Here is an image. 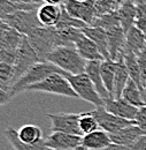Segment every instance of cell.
<instances>
[{
	"mask_svg": "<svg viewBox=\"0 0 146 150\" xmlns=\"http://www.w3.org/2000/svg\"><path fill=\"white\" fill-rule=\"evenodd\" d=\"M52 74H61L63 76L69 75L65 71H62L60 67L55 66L54 64H52L50 61H39V62L35 64L25 74L22 75L12 86V88L9 90V94L12 97H14L16 95L21 94V93H24V90L29 86L38 83V82L45 80L46 77H48Z\"/></svg>",
	"mask_w": 146,
	"mask_h": 150,
	"instance_id": "cell-1",
	"label": "cell"
},
{
	"mask_svg": "<svg viewBox=\"0 0 146 150\" xmlns=\"http://www.w3.org/2000/svg\"><path fill=\"white\" fill-rule=\"evenodd\" d=\"M47 61L54 64L70 75L85 73L86 60L82 58L75 47L58 46L48 54Z\"/></svg>",
	"mask_w": 146,
	"mask_h": 150,
	"instance_id": "cell-2",
	"label": "cell"
},
{
	"mask_svg": "<svg viewBox=\"0 0 146 150\" xmlns=\"http://www.w3.org/2000/svg\"><path fill=\"white\" fill-rule=\"evenodd\" d=\"M27 38L40 61H47L48 54L56 47V29L39 27L27 35Z\"/></svg>",
	"mask_w": 146,
	"mask_h": 150,
	"instance_id": "cell-3",
	"label": "cell"
},
{
	"mask_svg": "<svg viewBox=\"0 0 146 150\" xmlns=\"http://www.w3.org/2000/svg\"><path fill=\"white\" fill-rule=\"evenodd\" d=\"M25 91H40V93H47V94L72 97V98L77 97L68 79L61 74L50 75L45 80L35 83L32 86H29L24 90V93Z\"/></svg>",
	"mask_w": 146,
	"mask_h": 150,
	"instance_id": "cell-4",
	"label": "cell"
},
{
	"mask_svg": "<svg viewBox=\"0 0 146 150\" xmlns=\"http://www.w3.org/2000/svg\"><path fill=\"white\" fill-rule=\"evenodd\" d=\"M66 77L70 82L74 91L76 93L78 98L91 103L95 108L104 106V99L97 93L92 81L90 80V77L88 76L86 73H82V74L77 75L69 74Z\"/></svg>",
	"mask_w": 146,
	"mask_h": 150,
	"instance_id": "cell-5",
	"label": "cell"
},
{
	"mask_svg": "<svg viewBox=\"0 0 146 150\" xmlns=\"http://www.w3.org/2000/svg\"><path fill=\"white\" fill-rule=\"evenodd\" d=\"M2 21L11 28L18 30L22 35L27 36L34 29L43 27L38 19L37 11H18L5 16Z\"/></svg>",
	"mask_w": 146,
	"mask_h": 150,
	"instance_id": "cell-6",
	"label": "cell"
},
{
	"mask_svg": "<svg viewBox=\"0 0 146 150\" xmlns=\"http://www.w3.org/2000/svg\"><path fill=\"white\" fill-rule=\"evenodd\" d=\"M16 58H15V64H14V69H15V79L18 81V79L24 75L35 64L39 62L40 59L37 56L36 51L29 43L27 36H24L21 45L15 51Z\"/></svg>",
	"mask_w": 146,
	"mask_h": 150,
	"instance_id": "cell-7",
	"label": "cell"
},
{
	"mask_svg": "<svg viewBox=\"0 0 146 150\" xmlns=\"http://www.w3.org/2000/svg\"><path fill=\"white\" fill-rule=\"evenodd\" d=\"M79 114L76 113H47L46 117L51 120V132H62L83 136L79 128Z\"/></svg>",
	"mask_w": 146,
	"mask_h": 150,
	"instance_id": "cell-8",
	"label": "cell"
},
{
	"mask_svg": "<svg viewBox=\"0 0 146 150\" xmlns=\"http://www.w3.org/2000/svg\"><path fill=\"white\" fill-rule=\"evenodd\" d=\"M69 15L92 25L97 18L94 0H65L61 5Z\"/></svg>",
	"mask_w": 146,
	"mask_h": 150,
	"instance_id": "cell-9",
	"label": "cell"
},
{
	"mask_svg": "<svg viewBox=\"0 0 146 150\" xmlns=\"http://www.w3.org/2000/svg\"><path fill=\"white\" fill-rule=\"evenodd\" d=\"M91 113L97 119V121L99 124V128L107 132L108 134L116 133V132H119L120 129H122L127 126L136 124L135 120H128V119H124V118L112 114L108 111H106V109L104 106L95 108L94 110H92Z\"/></svg>",
	"mask_w": 146,
	"mask_h": 150,
	"instance_id": "cell-10",
	"label": "cell"
},
{
	"mask_svg": "<svg viewBox=\"0 0 146 150\" xmlns=\"http://www.w3.org/2000/svg\"><path fill=\"white\" fill-rule=\"evenodd\" d=\"M82 137L62 132H53L45 140V147L54 150H75L82 146Z\"/></svg>",
	"mask_w": 146,
	"mask_h": 150,
	"instance_id": "cell-11",
	"label": "cell"
},
{
	"mask_svg": "<svg viewBox=\"0 0 146 150\" xmlns=\"http://www.w3.org/2000/svg\"><path fill=\"white\" fill-rule=\"evenodd\" d=\"M104 108L106 109V111H108L112 114L128 119V120H135L137 112H138V108L129 104L122 97L121 98L110 97V98L105 99Z\"/></svg>",
	"mask_w": 146,
	"mask_h": 150,
	"instance_id": "cell-12",
	"label": "cell"
},
{
	"mask_svg": "<svg viewBox=\"0 0 146 150\" xmlns=\"http://www.w3.org/2000/svg\"><path fill=\"white\" fill-rule=\"evenodd\" d=\"M108 37V53L110 58L114 61L123 58L126 47V33L122 27H115L113 29L106 30Z\"/></svg>",
	"mask_w": 146,
	"mask_h": 150,
	"instance_id": "cell-13",
	"label": "cell"
},
{
	"mask_svg": "<svg viewBox=\"0 0 146 150\" xmlns=\"http://www.w3.org/2000/svg\"><path fill=\"white\" fill-rule=\"evenodd\" d=\"M146 132L143 131L139 126H137L136 124H132L130 126H127L122 129H120L116 133L110 134V141L113 143H117V144H122V146H127L130 148V146L142 135H145Z\"/></svg>",
	"mask_w": 146,
	"mask_h": 150,
	"instance_id": "cell-14",
	"label": "cell"
},
{
	"mask_svg": "<svg viewBox=\"0 0 146 150\" xmlns=\"http://www.w3.org/2000/svg\"><path fill=\"white\" fill-rule=\"evenodd\" d=\"M75 49L81 54V57L84 58L86 61H92V60H101L102 61V60H105V58L100 53L95 43L88 36H85L84 34H82L81 37L75 43Z\"/></svg>",
	"mask_w": 146,
	"mask_h": 150,
	"instance_id": "cell-15",
	"label": "cell"
},
{
	"mask_svg": "<svg viewBox=\"0 0 146 150\" xmlns=\"http://www.w3.org/2000/svg\"><path fill=\"white\" fill-rule=\"evenodd\" d=\"M38 19L44 27L55 28L61 16V5H54L45 2L40 5L37 11Z\"/></svg>",
	"mask_w": 146,
	"mask_h": 150,
	"instance_id": "cell-16",
	"label": "cell"
},
{
	"mask_svg": "<svg viewBox=\"0 0 146 150\" xmlns=\"http://www.w3.org/2000/svg\"><path fill=\"white\" fill-rule=\"evenodd\" d=\"M82 31L85 36H88L95 43V45L98 46L100 53L105 58V60L110 59V53H108V37H107V31L105 29L99 28V27L88 25L83 28Z\"/></svg>",
	"mask_w": 146,
	"mask_h": 150,
	"instance_id": "cell-17",
	"label": "cell"
},
{
	"mask_svg": "<svg viewBox=\"0 0 146 150\" xmlns=\"http://www.w3.org/2000/svg\"><path fill=\"white\" fill-rule=\"evenodd\" d=\"M100 65H101V60H92L86 62V67H85V73L90 77L92 81L97 93L99 96L105 100L107 98H110V93L106 90L102 79H101V73H100Z\"/></svg>",
	"mask_w": 146,
	"mask_h": 150,
	"instance_id": "cell-18",
	"label": "cell"
},
{
	"mask_svg": "<svg viewBox=\"0 0 146 150\" xmlns=\"http://www.w3.org/2000/svg\"><path fill=\"white\" fill-rule=\"evenodd\" d=\"M112 143L110 134L102 129H97L89 134L83 135L82 137V147L86 150H100Z\"/></svg>",
	"mask_w": 146,
	"mask_h": 150,
	"instance_id": "cell-19",
	"label": "cell"
},
{
	"mask_svg": "<svg viewBox=\"0 0 146 150\" xmlns=\"http://www.w3.org/2000/svg\"><path fill=\"white\" fill-rule=\"evenodd\" d=\"M126 51H130L138 56L146 50V39L142 30H139L136 25L130 28L126 34Z\"/></svg>",
	"mask_w": 146,
	"mask_h": 150,
	"instance_id": "cell-20",
	"label": "cell"
},
{
	"mask_svg": "<svg viewBox=\"0 0 146 150\" xmlns=\"http://www.w3.org/2000/svg\"><path fill=\"white\" fill-rule=\"evenodd\" d=\"M121 97L126 102H128L129 104H131L138 109L146 106V95L140 90V88L131 79H129L126 88L122 91Z\"/></svg>",
	"mask_w": 146,
	"mask_h": 150,
	"instance_id": "cell-21",
	"label": "cell"
},
{
	"mask_svg": "<svg viewBox=\"0 0 146 150\" xmlns=\"http://www.w3.org/2000/svg\"><path fill=\"white\" fill-rule=\"evenodd\" d=\"M117 14H119L121 27L124 30V33L127 34L129 29L132 28L136 23V19H137L136 4H133L130 0L123 2L117 9Z\"/></svg>",
	"mask_w": 146,
	"mask_h": 150,
	"instance_id": "cell-22",
	"label": "cell"
},
{
	"mask_svg": "<svg viewBox=\"0 0 146 150\" xmlns=\"http://www.w3.org/2000/svg\"><path fill=\"white\" fill-rule=\"evenodd\" d=\"M129 79H130V75H129L128 68L124 64L123 58H121L116 61V72H115V79H114V97L113 98H121L122 91L126 88Z\"/></svg>",
	"mask_w": 146,
	"mask_h": 150,
	"instance_id": "cell-23",
	"label": "cell"
},
{
	"mask_svg": "<svg viewBox=\"0 0 146 150\" xmlns=\"http://www.w3.org/2000/svg\"><path fill=\"white\" fill-rule=\"evenodd\" d=\"M123 60L124 64L128 68L130 79L140 88V90L146 95V90L144 88L143 81H142V74H140V69H139V65L137 61V56L130 51H126L124 50V54H123Z\"/></svg>",
	"mask_w": 146,
	"mask_h": 150,
	"instance_id": "cell-24",
	"label": "cell"
},
{
	"mask_svg": "<svg viewBox=\"0 0 146 150\" xmlns=\"http://www.w3.org/2000/svg\"><path fill=\"white\" fill-rule=\"evenodd\" d=\"M115 72H116V61L107 59L102 60L100 65V73L101 79L104 82V86L106 90L110 93V97H114V79H115Z\"/></svg>",
	"mask_w": 146,
	"mask_h": 150,
	"instance_id": "cell-25",
	"label": "cell"
},
{
	"mask_svg": "<svg viewBox=\"0 0 146 150\" xmlns=\"http://www.w3.org/2000/svg\"><path fill=\"white\" fill-rule=\"evenodd\" d=\"M18 137L29 146H36L44 141L43 132L40 129V127H38L36 125H31V124L24 125L18 129Z\"/></svg>",
	"mask_w": 146,
	"mask_h": 150,
	"instance_id": "cell-26",
	"label": "cell"
},
{
	"mask_svg": "<svg viewBox=\"0 0 146 150\" xmlns=\"http://www.w3.org/2000/svg\"><path fill=\"white\" fill-rule=\"evenodd\" d=\"M4 135L7 139V141L9 142V144L13 147L14 150H43L45 147V140L36 146H29L27 143H24L20 137H18V133L16 129H14L13 127H7L4 131Z\"/></svg>",
	"mask_w": 146,
	"mask_h": 150,
	"instance_id": "cell-27",
	"label": "cell"
},
{
	"mask_svg": "<svg viewBox=\"0 0 146 150\" xmlns=\"http://www.w3.org/2000/svg\"><path fill=\"white\" fill-rule=\"evenodd\" d=\"M24 35L18 33V30L8 27V29L4 33V35L0 38V50H7V51H16L18 47L21 45Z\"/></svg>",
	"mask_w": 146,
	"mask_h": 150,
	"instance_id": "cell-28",
	"label": "cell"
},
{
	"mask_svg": "<svg viewBox=\"0 0 146 150\" xmlns=\"http://www.w3.org/2000/svg\"><path fill=\"white\" fill-rule=\"evenodd\" d=\"M83 34L82 29L67 28V29H56V47L58 46H69L75 47V43Z\"/></svg>",
	"mask_w": 146,
	"mask_h": 150,
	"instance_id": "cell-29",
	"label": "cell"
},
{
	"mask_svg": "<svg viewBox=\"0 0 146 150\" xmlns=\"http://www.w3.org/2000/svg\"><path fill=\"white\" fill-rule=\"evenodd\" d=\"M88 27V24L81 20L73 18L72 15L68 14V12L61 6V16L58 22V24L55 25V29L61 30V29H67V28H77V29H83Z\"/></svg>",
	"mask_w": 146,
	"mask_h": 150,
	"instance_id": "cell-30",
	"label": "cell"
},
{
	"mask_svg": "<svg viewBox=\"0 0 146 150\" xmlns=\"http://www.w3.org/2000/svg\"><path fill=\"white\" fill-rule=\"evenodd\" d=\"M120 25H121V23H120L117 11L101 15V16H98V18H95V20L92 23V27H99V28H102L105 30H110V29H113L115 27H120Z\"/></svg>",
	"mask_w": 146,
	"mask_h": 150,
	"instance_id": "cell-31",
	"label": "cell"
},
{
	"mask_svg": "<svg viewBox=\"0 0 146 150\" xmlns=\"http://www.w3.org/2000/svg\"><path fill=\"white\" fill-rule=\"evenodd\" d=\"M79 128L83 133V135L99 129V124H98L97 119L94 118V115L91 113V111L81 113V115H79Z\"/></svg>",
	"mask_w": 146,
	"mask_h": 150,
	"instance_id": "cell-32",
	"label": "cell"
},
{
	"mask_svg": "<svg viewBox=\"0 0 146 150\" xmlns=\"http://www.w3.org/2000/svg\"><path fill=\"white\" fill-rule=\"evenodd\" d=\"M137 61H138L139 69H140V74H142V81H143V84H144V88H145V83H146V50L137 56Z\"/></svg>",
	"mask_w": 146,
	"mask_h": 150,
	"instance_id": "cell-33",
	"label": "cell"
},
{
	"mask_svg": "<svg viewBox=\"0 0 146 150\" xmlns=\"http://www.w3.org/2000/svg\"><path fill=\"white\" fill-rule=\"evenodd\" d=\"M135 122L143 131L146 132V106H143V108H139L138 109L137 115L135 118Z\"/></svg>",
	"mask_w": 146,
	"mask_h": 150,
	"instance_id": "cell-34",
	"label": "cell"
},
{
	"mask_svg": "<svg viewBox=\"0 0 146 150\" xmlns=\"http://www.w3.org/2000/svg\"><path fill=\"white\" fill-rule=\"evenodd\" d=\"M131 150H146V134L142 135L140 137H138L131 146H130Z\"/></svg>",
	"mask_w": 146,
	"mask_h": 150,
	"instance_id": "cell-35",
	"label": "cell"
},
{
	"mask_svg": "<svg viewBox=\"0 0 146 150\" xmlns=\"http://www.w3.org/2000/svg\"><path fill=\"white\" fill-rule=\"evenodd\" d=\"M12 98H13V97L11 96L9 91H7V90H5V89L0 88V106L8 104V103L11 102V99H12Z\"/></svg>",
	"mask_w": 146,
	"mask_h": 150,
	"instance_id": "cell-36",
	"label": "cell"
},
{
	"mask_svg": "<svg viewBox=\"0 0 146 150\" xmlns=\"http://www.w3.org/2000/svg\"><path fill=\"white\" fill-rule=\"evenodd\" d=\"M100 150H131L129 147L127 146H122V144H117V143H110L108 144L107 147H105L104 149H100Z\"/></svg>",
	"mask_w": 146,
	"mask_h": 150,
	"instance_id": "cell-37",
	"label": "cell"
},
{
	"mask_svg": "<svg viewBox=\"0 0 146 150\" xmlns=\"http://www.w3.org/2000/svg\"><path fill=\"white\" fill-rule=\"evenodd\" d=\"M136 9H137V19L146 18V5H136Z\"/></svg>",
	"mask_w": 146,
	"mask_h": 150,
	"instance_id": "cell-38",
	"label": "cell"
},
{
	"mask_svg": "<svg viewBox=\"0 0 146 150\" xmlns=\"http://www.w3.org/2000/svg\"><path fill=\"white\" fill-rule=\"evenodd\" d=\"M15 4H41L44 0H9Z\"/></svg>",
	"mask_w": 146,
	"mask_h": 150,
	"instance_id": "cell-39",
	"label": "cell"
},
{
	"mask_svg": "<svg viewBox=\"0 0 146 150\" xmlns=\"http://www.w3.org/2000/svg\"><path fill=\"white\" fill-rule=\"evenodd\" d=\"M7 29H8V25H7L2 20H0V38H1V36L4 35V33H5Z\"/></svg>",
	"mask_w": 146,
	"mask_h": 150,
	"instance_id": "cell-40",
	"label": "cell"
},
{
	"mask_svg": "<svg viewBox=\"0 0 146 150\" xmlns=\"http://www.w3.org/2000/svg\"><path fill=\"white\" fill-rule=\"evenodd\" d=\"M44 1L48 4H54V5H62L65 2V0H44Z\"/></svg>",
	"mask_w": 146,
	"mask_h": 150,
	"instance_id": "cell-41",
	"label": "cell"
},
{
	"mask_svg": "<svg viewBox=\"0 0 146 150\" xmlns=\"http://www.w3.org/2000/svg\"><path fill=\"white\" fill-rule=\"evenodd\" d=\"M136 5H146V0H136Z\"/></svg>",
	"mask_w": 146,
	"mask_h": 150,
	"instance_id": "cell-42",
	"label": "cell"
},
{
	"mask_svg": "<svg viewBox=\"0 0 146 150\" xmlns=\"http://www.w3.org/2000/svg\"><path fill=\"white\" fill-rule=\"evenodd\" d=\"M115 1H116V2H117V4L120 5V6H121V5L123 4V2H126V1H128V0H115Z\"/></svg>",
	"mask_w": 146,
	"mask_h": 150,
	"instance_id": "cell-43",
	"label": "cell"
},
{
	"mask_svg": "<svg viewBox=\"0 0 146 150\" xmlns=\"http://www.w3.org/2000/svg\"><path fill=\"white\" fill-rule=\"evenodd\" d=\"M75 150H86V149H85L84 147H82V146H79L78 148H76V149H75Z\"/></svg>",
	"mask_w": 146,
	"mask_h": 150,
	"instance_id": "cell-44",
	"label": "cell"
},
{
	"mask_svg": "<svg viewBox=\"0 0 146 150\" xmlns=\"http://www.w3.org/2000/svg\"><path fill=\"white\" fill-rule=\"evenodd\" d=\"M43 150H54V149H50V148H44Z\"/></svg>",
	"mask_w": 146,
	"mask_h": 150,
	"instance_id": "cell-45",
	"label": "cell"
},
{
	"mask_svg": "<svg viewBox=\"0 0 146 150\" xmlns=\"http://www.w3.org/2000/svg\"><path fill=\"white\" fill-rule=\"evenodd\" d=\"M0 62H1V50H0Z\"/></svg>",
	"mask_w": 146,
	"mask_h": 150,
	"instance_id": "cell-46",
	"label": "cell"
},
{
	"mask_svg": "<svg viewBox=\"0 0 146 150\" xmlns=\"http://www.w3.org/2000/svg\"><path fill=\"white\" fill-rule=\"evenodd\" d=\"M130 1H132V2H133V4H135V2H136V0H130Z\"/></svg>",
	"mask_w": 146,
	"mask_h": 150,
	"instance_id": "cell-47",
	"label": "cell"
},
{
	"mask_svg": "<svg viewBox=\"0 0 146 150\" xmlns=\"http://www.w3.org/2000/svg\"><path fill=\"white\" fill-rule=\"evenodd\" d=\"M145 90H146V83H145Z\"/></svg>",
	"mask_w": 146,
	"mask_h": 150,
	"instance_id": "cell-48",
	"label": "cell"
}]
</instances>
